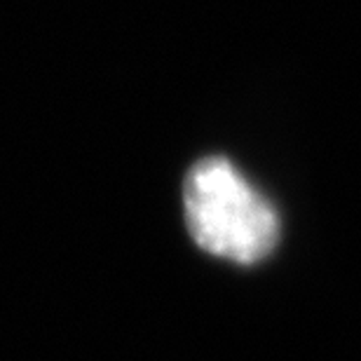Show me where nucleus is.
<instances>
[{
  "label": "nucleus",
  "instance_id": "obj_1",
  "mask_svg": "<svg viewBox=\"0 0 361 361\" xmlns=\"http://www.w3.org/2000/svg\"><path fill=\"white\" fill-rule=\"evenodd\" d=\"M183 216L204 254L237 265L270 258L281 237L277 209L226 157H204L188 169Z\"/></svg>",
  "mask_w": 361,
  "mask_h": 361
}]
</instances>
